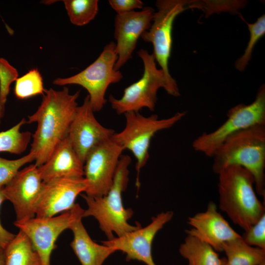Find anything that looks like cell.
<instances>
[{"mask_svg":"<svg viewBox=\"0 0 265 265\" xmlns=\"http://www.w3.org/2000/svg\"><path fill=\"white\" fill-rule=\"evenodd\" d=\"M222 251L225 265H265V250L247 244L241 236L225 242Z\"/></svg>","mask_w":265,"mask_h":265,"instance_id":"cell-21","label":"cell"},{"mask_svg":"<svg viewBox=\"0 0 265 265\" xmlns=\"http://www.w3.org/2000/svg\"><path fill=\"white\" fill-rule=\"evenodd\" d=\"M94 112L87 95L82 104L77 107L69 130L68 136L83 163L92 150L115 133L113 130L102 125Z\"/></svg>","mask_w":265,"mask_h":265,"instance_id":"cell-14","label":"cell"},{"mask_svg":"<svg viewBox=\"0 0 265 265\" xmlns=\"http://www.w3.org/2000/svg\"><path fill=\"white\" fill-rule=\"evenodd\" d=\"M138 54L143 63L142 77L126 87L120 99H116L111 95L109 98L112 108L118 114L138 112L144 107L153 111L157 101V92L160 88H163L171 96H180L179 88L172 86L163 71L157 68L152 54L146 50L140 49Z\"/></svg>","mask_w":265,"mask_h":265,"instance_id":"cell-5","label":"cell"},{"mask_svg":"<svg viewBox=\"0 0 265 265\" xmlns=\"http://www.w3.org/2000/svg\"><path fill=\"white\" fill-rule=\"evenodd\" d=\"M245 2L237 0H190L187 8L201 9L207 16L214 13L229 12L237 13Z\"/></svg>","mask_w":265,"mask_h":265,"instance_id":"cell-27","label":"cell"},{"mask_svg":"<svg viewBox=\"0 0 265 265\" xmlns=\"http://www.w3.org/2000/svg\"><path fill=\"white\" fill-rule=\"evenodd\" d=\"M111 7L117 12L122 14L143 8V2L139 0H109Z\"/></svg>","mask_w":265,"mask_h":265,"instance_id":"cell-31","label":"cell"},{"mask_svg":"<svg viewBox=\"0 0 265 265\" xmlns=\"http://www.w3.org/2000/svg\"><path fill=\"white\" fill-rule=\"evenodd\" d=\"M45 93L37 110L26 120V124H37L30 151L35 155L37 167L43 164L56 145L68 136L80 95V91L70 94L67 87L59 91L51 88Z\"/></svg>","mask_w":265,"mask_h":265,"instance_id":"cell-1","label":"cell"},{"mask_svg":"<svg viewBox=\"0 0 265 265\" xmlns=\"http://www.w3.org/2000/svg\"><path fill=\"white\" fill-rule=\"evenodd\" d=\"M5 105V104H4L1 100L0 88V125L1 124L2 119L3 118L4 115Z\"/></svg>","mask_w":265,"mask_h":265,"instance_id":"cell-33","label":"cell"},{"mask_svg":"<svg viewBox=\"0 0 265 265\" xmlns=\"http://www.w3.org/2000/svg\"><path fill=\"white\" fill-rule=\"evenodd\" d=\"M212 158V169L217 174L232 165L247 170L254 178L256 192L265 199V124L253 126L232 135Z\"/></svg>","mask_w":265,"mask_h":265,"instance_id":"cell-2","label":"cell"},{"mask_svg":"<svg viewBox=\"0 0 265 265\" xmlns=\"http://www.w3.org/2000/svg\"><path fill=\"white\" fill-rule=\"evenodd\" d=\"M190 0H159L156 2L158 8L154 13L153 24L148 30L141 35L143 40L151 43L153 46L152 53L164 75L174 87L179 88L175 80L169 71V60L172 45V28L176 17L187 8Z\"/></svg>","mask_w":265,"mask_h":265,"instance_id":"cell-9","label":"cell"},{"mask_svg":"<svg viewBox=\"0 0 265 265\" xmlns=\"http://www.w3.org/2000/svg\"><path fill=\"white\" fill-rule=\"evenodd\" d=\"M187 223L192 228L186 231L187 235L197 238L209 244L216 252H222L226 242L240 237L217 211L212 201L205 212L189 217Z\"/></svg>","mask_w":265,"mask_h":265,"instance_id":"cell-17","label":"cell"},{"mask_svg":"<svg viewBox=\"0 0 265 265\" xmlns=\"http://www.w3.org/2000/svg\"><path fill=\"white\" fill-rule=\"evenodd\" d=\"M43 186L44 182L38 167L35 164H32L19 170L4 186L5 199L13 206L16 221H23L35 217Z\"/></svg>","mask_w":265,"mask_h":265,"instance_id":"cell-12","label":"cell"},{"mask_svg":"<svg viewBox=\"0 0 265 265\" xmlns=\"http://www.w3.org/2000/svg\"><path fill=\"white\" fill-rule=\"evenodd\" d=\"M84 210L75 204L69 211L60 215L46 218L34 217L23 221H15L14 224L30 239L38 254L43 265H51V256L56 248L59 236L79 216L83 217Z\"/></svg>","mask_w":265,"mask_h":265,"instance_id":"cell-10","label":"cell"},{"mask_svg":"<svg viewBox=\"0 0 265 265\" xmlns=\"http://www.w3.org/2000/svg\"><path fill=\"white\" fill-rule=\"evenodd\" d=\"M154 13L153 8L145 7L140 11L116 15L114 30L117 55L114 66L116 70H119L132 57L138 38L151 26Z\"/></svg>","mask_w":265,"mask_h":265,"instance_id":"cell-15","label":"cell"},{"mask_svg":"<svg viewBox=\"0 0 265 265\" xmlns=\"http://www.w3.org/2000/svg\"><path fill=\"white\" fill-rule=\"evenodd\" d=\"M241 237L247 244L265 250V214Z\"/></svg>","mask_w":265,"mask_h":265,"instance_id":"cell-30","label":"cell"},{"mask_svg":"<svg viewBox=\"0 0 265 265\" xmlns=\"http://www.w3.org/2000/svg\"><path fill=\"white\" fill-rule=\"evenodd\" d=\"M87 183L83 178H62L44 183L36 210V217L46 218L70 210L77 197L85 192Z\"/></svg>","mask_w":265,"mask_h":265,"instance_id":"cell-16","label":"cell"},{"mask_svg":"<svg viewBox=\"0 0 265 265\" xmlns=\"http://www.w3.org/2000/svg\"><path fill=\"white\" fill-rule=\"evenodd\" d=\"M70 22L82 26L93 20L98 12L97 0H63Z\"/></svg>","mask_w":265,"mask_h":265,"instance_id":"cell-24","label":"cell"},{"mask_svg":"<svg viewBox=\"0 0 265 265\" xmlns=\"http://www.w3.org/2000/svg\"><path fill=\"white\" fill-rule=\"evenodd\" d=\"M4 186H0V208L4 200H6L3 193ZM15 235L8 231L1 224L0 221V247L5 246L14 238Z\"/></svg>","mask_w":265,"mask_h":265,"instance_id":"cell-32","label":"cell"},{"mask_svg":"<svg viewBox=\"0 0 265 265\" xmlns=\"http://www.w3.org/2000/svg\"><path fill=\"white\" fill-rule=\"evenodd\" d=\"M35 160V155L31 152L16 159L0 157V186L7 184L23 166Z\"/></svg>","mask_w":265,"mask_h":265,"instance_id":"cell-28","label":"cell"},{"mask_svg":"<svg viewBox=\"0 0 265 265\" xmlns=\"http://www.w3.org/2000/svg\"><path fill=\"white\" fill-rule=\"evenodd\" d=\"M17 70L3 57H0V88L2 102L5 104L11 83L19 78Z\"/></svg>","mask_w":265,"mask_h":265,"instance_id":"cell-29","label":"cell"},{"mask_svg":"<svg viewBox=\"0 0 265 265\" xmlns=\"http://www.w3.org/2000/svg\"><path fill=\"white\" fill-rule=\"evenodd\" d=\"M219 209L244 231L265 214V204L259 200L252 175L236 165L227 167L218 174Z\"/></svg>","mask_w":265,"mask_h":265,"instance_id":"cell-3","label":"cell"},{"mask_svg":"<svg viewBox=\"0 0 265 265\" xmlns=\"http://www.w3.org/2000/svg\"><path fill=\"white\" fill-rule=\"evenodd\" d=\"M265 124V85L258 89L256 98L250 104H238L230 108L227 119L218 128L204 132L195 139V151L212 157L221 145L230 136L253 126Z\"/></svg>","mask_w":265,"mask_h":265,"instance_id":"cell-7","label":"cell"},{"mask_svg":"<svg viewBox=\"0 0 265 265\" xmlns=\"http://www.w3.org/2000/svg\"><path fill=\"white\" fill-rule=\"evenodd\" d=\"M242 19L248 27L250 38L244 53L235 62L236 69L241 72L244 71L248 64L257 42L265 34V15H262L252 24L247 23L243 18Z\"/></svg>","mask_w":265,"mask_h":265,"instance_id":"cell-26","label":"cell"},{"mask_svg":"<svg viewBox=\"0 0 265 265\" xmlns=\"http://www.w3.org/2000/svg\"><path fill=\"white\" fill-rule=\"evenodd\" d=\"M116 44L111 42L106 45L98 57L80 73L67 78H58L53 80L56 85L77 84L85 88L94 112L100 111L106 102L105 95L108 87L119 82L123 76L116 70L117 60Z\"/></svg>","mask_w":265,"mask_h":265,"instance_id":"cell-8","label":"cell"},{"mask_svg":"<svg viewBox=\"0 0 265 265\" xmlns=\"http://www.w3.org/2000/svg\"><path fill=\"white\" fill-rule=\"evenodd\" d=\"M173 216L171 211L161 212L152 218L145 226L112 239L102 241V244L126 254L127 261L136 260L146 265H156L152 256V247L157 233Z\"/></svg>","mask_w":265,"mask_h":265,"instance_id":"cell-13","label":"cell"},{"mask_svg":"<svg viewBox=\"0 0 265 265\" xmlns=\"http://www.w3.org/2000/svg\"><path fill=\"white\" fill-rule=\"evenodd\" d=\"M131 160L129 156H121L112 186L106 195L96 197L81 195L87 206L84 210L83 217H94L107 240L115 238L113 233L120 237L141 227L138 223L134 226L128 222L133 211L131 208L125 209L122 202V193L129 182L128 167Z\"/></svg>","mask_w":265,"mask_h":265,"instance_id":"cell-4","label":"cell"},{"mask_svg":"<svg viewBox=\"0 0 265 265\" xmlns=\"http://www.w3.org/2000/svg\"><path fill=\"white\" fill-rule=\"evenodd\" d=\"M0 265H5L3 249L0 247Z\"/></svg>","mask_w":265,"mask_h":265,"instance_id":"cell-34","label":"cell"},{"mask_svg":"<svg viewBox=\"0 0 265 265\" xmlns=\"http://www.w3.org/2000/svg\"><path fill=\"white\" fill-rule=\"evenodd\" d=\"M180 255L187 261V265H225L226 258H220L209 244L187 235L179 248Z\"/></svg>","mask_w":265,"mask_h":265,"instance_id":"cell-20","label":"cell"},{"mask_svg":"<svg viewBox=\"0 0 265 265\" xmlns=\"http://www.w3.org/2000/svg\"><path fill=\"white\" fill-rule=\"evenodd\" d=\"M124 150L111 137L90 152L83 167V177L87 183L85 195L96 197L107 194Z\"/></svg>","mask_w":265,"mask_h":265,"instance_id":"cell-11","label":"cell"},{"mask_svg":"<svg viewBox=\"0 0 265 265\" xmlns=\"http://www.w3.org/2000/svg\"><path fill=\"white\" fill-rule=\"evenodd\" d=\"M5 265H43L28 237L21 230L3 248Z\"/></svg>","mask_w":265,"mask_h":265,"instance_id":"cell-22","label":"cell"},{"mask_svg":"<svg viewBox=\"0 0 265 265\" xmlns=\"http://www.w3.org/2000/svg\"><path fill=\"white\" fill-rule=\"evenodd\" d=\"M45 90L43 86V78L37 68L30 69L15 81L14 94L19 99L44 95Z\"/></svg>","mask_w":265,"mask_h":265,"instance_id":"cell-25","label":"cell"},{"mask_svg":"<svg viewBox=\"0 0 265 265\" xmlns=\"http://www.w3.org/2000/svg\"><path fill=\"white\" fill-rule=\"evenodd\" d=\"M26 120L23 118L9 129L0 132V153L8 152L20 155L26 149L31 137L29 132H21Z\"/></svg>","mask_w":265,"mask_h":265,"instance_id":"cell-23","label":"cell"},{"mask_svg":"<svg viewBox=\"0 0 265 265\" xmlns=\"http://www.w3.org/2000/svg\"><path fill=\"white\" fill-rule=\"evenodd\" d=\"M186 113L178 112L170 117L161 119L156 114L146 117L138 112L132 111L124 114L125 127L121 132L115 133L112 139L124 150H129L134 156L136 161L135 185L137 188L140 186L139 179L140 170L149 159V149L153 137L158 132L173 127L185 116Z\"/></svg>","mask_w":265,"mask_h":265,"instance_id":"cell-6","label":"cell"},{"mask_svg":"<svg viewBox=\"0 0 265 265\" xmlns=\"http://www.w3.org/2000/svg\"><path fill=\"white\" fill-rule=\"evenodd\" d=\"M82 218V216L77 217L69 227L73 234L70 246L81 265H103L116 250L95 242L84 227Z\"/></svg>","mask_w":265,"mask_h":265,"instance_id":"cell-19","label":"cell"},{"mask_svg":"<svg viewBox=\"0 0 265 265\" xmlns=\"http://www.w3.org/2000/svg\"><path fill=\"white\" fill-rule=\"evenodd\" d=\"M37 167L44 183L84 176V163L77 154L68 136L56 145L47 160Z\"/></svg>","mask_w":265,"mask_h":265,"instance_id":"cell-18","label":"cell"}]
</instances>
